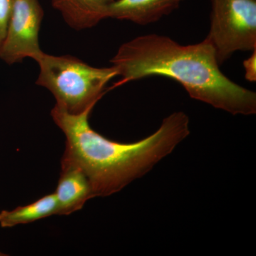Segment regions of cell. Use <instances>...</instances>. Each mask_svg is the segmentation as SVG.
Masks as SVG:
<instances>
[{
  "label": "cell",
  "instance_id": "7",
  "mask_svg": "<svg viewBox=\"0 0 256 256\" xmlns=\"http://www.w3.org/2000/svg\"><path fill=\"white\" fill-rule=\"evenodd\" d=\"M185 0H114L108 18L128 21L138 25L151 24L168 16Z\"/></svg>",
  "mask_w": 256,
  "mask_h": 256
},
{
  "label": "cell",
  "instance_id": "10",
  "mask_svg": "<svg viewBox=\"0 0 256 256\" xmlns=\"http://www.w3.org/2000/svg\"><path fill=\"white\" fill-rule=\"evenodd\" d=\"M12 4L13 0H0V47L6 34Z\"/></svg>",
  "mask_w": 256,
  "mask_h": 256
},
{
  "label": "cell",
  "instance_id": "8",
  "mask_svg": "<svg viewBox=\"0 0 256 256\" xmlns=\"http://www.w3.org/2000/svg\"><path fill=\"white\" fill-rule=\"evenodd\" d=\"M114 0H52L64 21L76 30H88L108 18L109 8Z\"/></svg>",
  "mask_w": 256,
  "mask_h": 256
},
{
  "label": "cell",
  "instance_id": "1",
  "mask_svg": "<svg viewBox=\"0 0 256 256\" xmlns=\"http://www.w3.org/2000/svg\"><path fill=\"white\" fill-rule=\"evenodd\" d=\"M110 63L120 77L112 88L148 77H166L181 84L192 99L216 109L233 116L256 114V92L223 74L206 38L184 46L164 35H143L124 44Z\"/></svg>",
  "mask_w": 256,
  "mask_h": 256
},
{
  "label": "cell",
  "instance_id": "4",
  "mask_svg": "<svg viewBox=\"0 0 256 256\" xmlns=\"http://www.w3.org/2000/svg\"><path fill=\"white\" fill-rule=\"evenodd\" d=\"M206 40L220 66L238 52L256 50V0H210Z\"/></svg>",
  "mask_w": 256,
  "mask_h": 256
},
{
  "label": "cell",
  "instance_id": "9",
  "mask_svg": "<svg viewBox=\"0 0 256 256\" xmlns=\"http://www.w3.org/2000/svg\"><path fill=\"white\" fill-rule=\"evenodd\" d=\"M57 210L58 204L55 193L50 194L26 206L0 212V226L9 228L34 223L56 215Z\"/></svg>",
  "mask_w": 256,
  "mask_h": 256
},
{
  "label": "cell",
  "instance_id": "12",
  "mask_svg": "<svg viewBox=\"0 0 256 256\" xmlns=\"http://www.w3.org/2000/svg\"><path fill=\"white\" fill-rule=\"evenodd\" d=\"M6 256V254H3V252H0V256Z\"/></svg>",
  "mask_w": 256,
  "mask_h": 256
},
{
  "label": "cell",
  "instance_id": "2",
  "mask_svg": "<svg viewBox=\"0 0 256 256\" xmlns=\"http://www.w3.org/2000/svg\"><path fill=\"white\" fill-rule=\"evenodd\" d=\"M92 110L70 114L55 106L52 116L66 140L62 162L82 170L90 184L92 198L112 196L146 176L191 133L188 114L175 112L142 140L114 142L92 129L89 124Z\"/></svg>",
  "mask_w": 256,
  "mask_h": 256
},
{
  "label": "cell",
  "instance_id": "11",
  "mask_svg": "<svg viewBox=\"0 0 256 256\" xmlns=\"http://www.w3.org/2000/svg\"><path fill=\"white\" fill-rule=\"evenodd\" d=\"M245 77L249 82H256V50H252V55L248 60H244Z\"/></svg>",
  "mask_w": 256,
  "mask_h": 256
},
{
  "label": "cell",
  "instance_id": "6",
  "mask_svg": "<svg viewBox=\"0 0 256 256\" xmlns=\"http://www.w3.org/2000/svg\"><path fill=\"white\" fill-rule=\"evenodd\" d=\"M58 216H68L82 210L92 198L88 178L76 165L62 162V172L54 192Z\"/></svg>",
  "mask_w": 256,
  "mask_h": 256
},
{
  "label": "cell",
  "instance_id": "5",
  "mask_svg": "<svg viewBox=\"0 0 256 256\" xmlns=\"http://www.w3.org/2000/svg\"><path fill=\"white\" fill-rule=\"evenodd\" d=\"M44 16L38 0H13L6 34L0 47V58L9 65L28 58L36 62L44 53L40 44Z\"/></svg>",
  "mask_w": 256,
  "mask_h": 256
},
{
  "label": "cell",
  "instance_id": "3",
  "mask_svg": "<svg viewBox=\"0 0 256 256\" xmlns=\"http://www.w3.org/2000/svg\"><path fill=\"white\" fill-rule=\"evenodd\" d=\"M36 62L40 66L36 85L54 96L56 107L70 114L94 110L108 84L118 77L114 66L97 68L72 56L44 52Z\"/></svg>",
  "mask_w": 256,
  "mask_h": 256
}]
</instances>
